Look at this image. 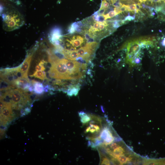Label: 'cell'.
<instances>
[{"label": "cell", "instance_id": "obj_1", "mask_svg": "<svg viewBox=\"0 0 165 165\" xmlns=\"http://www.w3.org/2000/svg\"><path fill=\"white\" fill-rule=\"evenodd\" d=\"M21 89L17 88L5 91L1 95L0 97L6 101L11 103L12 107L19 109L24 107L30 100L27 92Z\"/></svg>", "mask_w": 165, "mask_h": 165}, {"label": "cell", "instance_id": "obj_2", "mask_svg": "<svg viewBox=\"0 0 165 165\" xmlns=\"http://www.w3.org/2000/svg\"><path fill=\"white\" fill-rule=\"evenodd\" d=\"M3 27L5 30L11 31L17 29L24 23L23 16L15 10L8 11L2 16Z\"/></svg>", "mask_w": 165, "mask_h": 165}, {"label": "cell", "instance_id": "obj_3", "mask_svg": "<svg viewBox=\"0 0 165 165\" xmlns=\"http://www.w3.org/2000/svg\"><path fill=\"white\" fill-rule=\"evenodd\" d=\"M50 63L51 66L48 72L50 77L63 79H73L62 59H57Z\"/></svg>", "mask_w": 165, "mask_h": 165}, {"label": "cell", "instance_id": "obj_4", "mask_svg": "<svg viewBox=\"0 0 165 165\" xmlns=\"http://www.w3.org/2000/svg\"><path fill=\"white\" fill-rule=\"evenodd\" d=\"M22 77L20 72V65L13 68H6L0 71L1 79L16 86L15 83L16 80Z\"/></svg>", "mask_w": 165, "mask_h": 165}, {"label": "cell", "instance_id": "obj_5", "mask_svg": "<svg viewBox=\"0 0 165 165\" xmlns=\"http://www.w3.org/2000/svg\"><path fill=\"white\" fill-rule=\"evenodd\" d=\"M138 41H134L129 43L127 47L126 61L127 63L131 66L135 65L134 60L138 57L141 47L140 43Z\"/></svg>", "mask_w": 165, "mask_h": 165}, {"label": "cell", "instance_id": "obj_6", "mask_svg": "<svg viewBox=\"0 0 165 165\" xmlns=\"http://www.w3.org/2000/svg\"><path fill=\"white\" fill-rule=\"evenodd\" d=\"M3 101V106L0 108L1 123L2 125L5 126L10 122L13 117V115L11 103Z\"/></svg>", "mask_w": 165, "mask_h": 165}, {"label": "cell", "instance_id": "obj_7", "mask_svg": "<svg viewBox=\"0 0 165 165\" xmlns=\"http://www.w3.org/2000/svg\"><path fill=\"white\" fill-rule=\"evenodd\" d=\"M32 54H28L23 62L20 65V72L22 77L27 78L28 72L32 59Z\"/></svg>", "mask_w": 165, "mask_h": 165}, {"label": "cell", "instance_id": "obj_8", "mask_svg": "<svg viewBox=\"0 0 165 165\" xmlns=\"http://www.w3.org/2000/svg\"><path fill=\"white\" fill-rule=\"evenodd\" d=\"M66 41L68 42L67 43L71 45L76 49V48L80 46L84 42L85 39L80 35H74L70 39H67Z\"/></svg>", "mask_w": 165, "mask_h": 165}, {"label": "cell", "instance_id": "obj_9", "mask_svg": "<svg viewBox=\"0 0 165 165\" xmlns=\"http://www.w3.org/2000/svg\"><path fill=\"white\" fill-rule=\"evenodd\" d=\"M62 36L61 29L58 28H55L52 30L50 33L51 40L53 44L56 41L60 40Z\"/></svg>", "mask_w": 165, "mask_h": 165}, {"label": "cell", "instance_id": "obj_10", "mask_svg": "<svg viewBox=\"0 0 165 165\" xmlns=\"http://www.w3.org/2000/svg\"><path fill=\"white\" fill-rule=\"evenodd\" d=\"M31 83L33 86V91L36 94H41L45 91L44 87L42 83L34 80L31 81Z\"/></svg>", "mask_w": 165, "mask_h": 165}, {"label": "cell", "instance_id": "obj_11", "mask_svg": "<svg viewBox=\"0 0 165 165\" xmlns=\"http://www.w3.org/2000/svg\"><path fill=\"white\" fill-rule=\"evenodd\" d=\"M81 122L83 125H86L92 119L91 115L83 111L79 113Z\"/></svg>", "mask_w": 165, "mask_h": 165}, {"label": "cell", "instance_id": "obj_12", "mask_svg": "<svg viewBox=\"0 0 165 165\" xmlns=\"http://www.w3.org/2000/svg\"><path fill=\"white\" fill-rule=\"evenodd\" d=\"M80 90V87L79 85H75V86H70L67 90L64 92L67 93L68 96L70 97L73 95L76 96Z\"/></svg>", "mask_w": 165, "mask_h": 165}, {"label": "cell", "instance_id": "obj_13", "mask_svg": "<svg viewBox=\"0 0 165 165\" xmlns=\"http://www.w3.org/2000/svg\"><path fill=\"white\" fill-rule=\"evenodd\" d=\"M30 76L34 77L44 80L47 79L46 72L42 71H36Z\"/></svg>", "mask_w": 165, "mask_h": 165}, {"label": "cell", "instance_id": "obj_14", "mask_svg": "<svg viewBox=\"0 0 165 165\" xmlns=\"http://www.w3.org/2000/svg\"><path fill=\"white\" fill-rule=\"evenodd\" d=\"M100 157V163L101 165H110L111 161L106 156H104L103 154L99 150L98 151Z\"/></svg>", "mask_w": 165, "mask_h": 165}, {"label": "cell", "instance_id": "obj_15", "mask_svg": "<svg viewBox=\"0 0 165 165\" xmlns=\"http://www.w3.org/2000/svg\"><path fill=\"white\" fill-rule=\"evenodd\" d=\"M99 43L96 42L87 43L85 45L89 50L94 53L97 48Z\"/></svg>", "mask_w": 165, "mask_h": 165}, {"label": "cell", "instance_id": "obj_16", "mask_svg": "<svg viewBox=\"0 0 165 165\" xmlns=\"http://www.w3.org/2000/svg\"><path fill=\"white\" fill-rule=\"evenodd\" d=\"M119 163V164H126L128 162V157L125 154L120 155L118 156L116 159Z\"/></svg>", "mask_w": 165, "mask_h": 165}, {"label": "cell", "instance_id": "obj_17", "mask_svg": "<svg viewBox=\"0 0 165 165\" xmlns=\"http://www.w3.org/2000/svg\"><path fill=\"white\" fill-rule=\"evenodd\" d=\"M46 63V61L44 60L41 61L35 67L36 71H44L45 68L44 66V64Z\"/></svg>", "mask_w": 165, "mask_h": 165}, {"label": "cell", "instance_id": "obj_18", "mask_svg": "<svg viewBox=\"0 0 165 165\" xmlns=\"http://www.w3.org/2000/svg\"><path fill=\"white\" fill-rule=\"evenodd\" d=\"M117 14V13L115 10H112L108 13L105 15H103L105 17V20H106L107 19L113 17Z\"/></svg>", "mask_w": 165, "mask_h": 165}, {"label": "cell", "instance_id": "obj_19", "mask_svg": "<svg viewBox=\"0 0 165 165\" xmlns=\"http://www.w3.org/2000/svg\"><path fill=\"white\" fill-rule=\"evenodd\" d=\"M109 6V3L106 0H103L102 1L100 7H102L106 9V10L108 8Z\"/></svg>", "mask_w": 165, "mask_h": 165}, {"label": "cell", "instance_id": "obj_20", "mask_svg": "<svg viewBox=\"0 0 165 165\" xmlns=\"http://www.w3.org/2000/svg\"><path fill=\"white\" fill-rule=\"evenodd\" d=\"M116 142H113L109 145V148L113 150L119 146L120 145H119Z\"/></svg>", "mask_w": 165, "mask_h": 165}, {"label": "cell", "instance_id": "obj_21", "mask_svg": "<svg viewBox=\"0 0 165 165\" xmlns=\"http://www.w3.org/2000/svg\"><path fill=\"white\" fill-rule=\"evenodd\" d=\"M76 61L82 64H87L88 62L80 57H79L76 59Z\"/></svg>", "mask_w": 165, "mask_h": 165}, {"label": "cell", "instance_id": "obj_22", "mask_svg": "<svg viewBox=\"0 0 165 165\" xmlns=\"http://www.w3.org/2000/svg\"><path fill=\"white\" fill-rule=\"evenodd\" d=\"M135 19L134 16H131L129 14L127 16L124 18V19L123 20L124 21H131Z\"/></svg>", "mask_w": 165, "mask_h": 165}, {"label": "cell", "instance_id": "obj_23", "mask_svg": "<svg viewBox=\"0 0 165 165\" xmlns=\"http://www.w3.org/2000/svg\"><path fill=\"white\" fill-rule=\"evenodd\" d=\"M129 11H135L136 9V4L134 3L129 6Z\"/></svg>", "mask_w": 165, "mask_h": 165}, {"label": "cell", "instance_id": "obj_24", "mask_svg": "<svg viewBox=\"0 0 165 165\" xmlns=\"http://www.w3.org/2000/svg\"><path fill=\"white\" fill-rule=\"evenodd\" d=\"M106 9L103 7H100V8L97 11L98 14L100 15H103L104 14Z\"/></svg>", "mask_w": 165, "mask_h": 165}, {"label": "cell", "instance_id": "obj_25", "mask_svg": "<svg viewBox=\"0 0 165 165\" xmlns=\"http://www.w3.org/2000/svg\"><path fill=\"white\" fill-rule=\"evenodd\" d=\"M69 33L70 34H73L75 32V28L72 26L71 25L68 30Z\"/></svg>", "mask_w": 165, "mask_h": 165}, {"label": "cell", "instance_id": "obj_26", "mask_svg": "<svg viewBox=\"0 0 165 165\" xmlns=\"http://www.w3.org/2000/svg\"><path fill=\"white\" fill-rule=\"evenodd\" d=\"M140 61L141 60L140 59L137 57L135 58L134 61V63L135 65L136 64H139L140 63Z\"/></svg>", "mask_w": 165, "mask_h": 165}, {"label": "cell", "instance_id": "obj_27", "mask_svg": "<svg viewBox=\"0 0 165 165\" xmlns=\"http://www.w3.org/2000/svg\"><path fill=\"white\" fill-rule=\"evenodd\" d=\"M161 44L163 46L165 47V37H164L162 40Z\"/></svg>", "mask_w": 165, "mask_h": 165}, {"label": "cell", "instance_id": "obj_28", "mask_svg": "<svg viewBox=\"0 0 165 165\" xmlns=\"http://www.w3.org/2000/svg\"><path fill=\"white\" fill-rule=\"evenodd\" d=\"M152 2H155L159 3L161 2V0H152Z\"/></svg>", "mask_w": 165, "mask_h": 165}, {"label": "cell", "instance_id": "obj_29", "mask_svg": "<svg viewBox=\"0 0 165 165\" xmlns=\"http://www.w3.org/2000/svg\"><path fill=\"white\" fill-rule=\"evenodd\" d=\"M139 1L141 2H146L147 0H139Z\"/></svg>", "mask_w": 165, "mask_h": 165}, {"label": "cell", "instance_id": "obj_30", "mask_svg": "<svg viewBox=\"0 0 165 165\" xmlns=\"http://www.w3.org/2000/svg\"></svg>", "mask_w": 165, "mask_h": 165}, {"label": "cell", "instance_id": "obj_31", "mask_svg": "<svg viewBox=\"0 0 165 165\" xmlns=\"http://www.w3.org/2000/svg\"></svg>", "mask_w": 165, "mask_h": 165}]
</instances>
